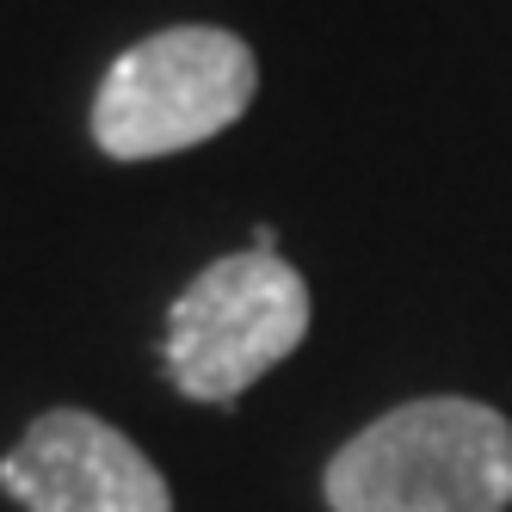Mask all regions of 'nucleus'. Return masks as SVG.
<instances>
[{"label":"nucleus","instance_id":"nucleus-1","mask_svg":"<svg viewBox=\"0 0 512 512\" xmlns=\"http://www.w3.org/2000/svg\"><path fill=\"white\" fill-rule=\"evenodd\" d=\"M334 512H506L512 420L469 395H420L334 451L321 475Z\"/></svg>","mask_w":512,"mask_h":512},{"label":"nucleus","instance_id":"nucleus-2","mask_svg":"<svg viewBox=\"0 0 512 512\" xmlns=\"http://www.w3.org/2000/svg\"><path fill=\"white\" fill-rule=\"evenodd\" d=\"M260 93V62L235 31L173 25L130 44L99 81L93 142L112 161H155L223 136Z\"/></svg>","mask_w":512,"mask_h":512},{"label":"nucleus","instance_id":"nucleus-3","mask_svg":"<svg viewBox=\"0 0 512 512\" xmlns=\"http://www.w3.org/2000/svg\"><path fill=\"white\" fill-rule=\"evenodd\" d=\"M309 334V284L278 253H229L204 266L167 309V377L192 401H235Z\"/></svg>","mask_w":512,"mask_h":512},{"label":"nucleus","instance_id":"nucleus-4","mask_svg":"<svg viewBox=\"0 0 512 512\" xmlns=\"http://www.w3.org/2000/svg\"><path fill=\"white\" fill-rule=\"evenodd\" d=\"M0 488L25 512H173L161 469L87 408H50L0 457Z\"/></svg>","mask_w":512,"mask_h":512}]
</instances>
